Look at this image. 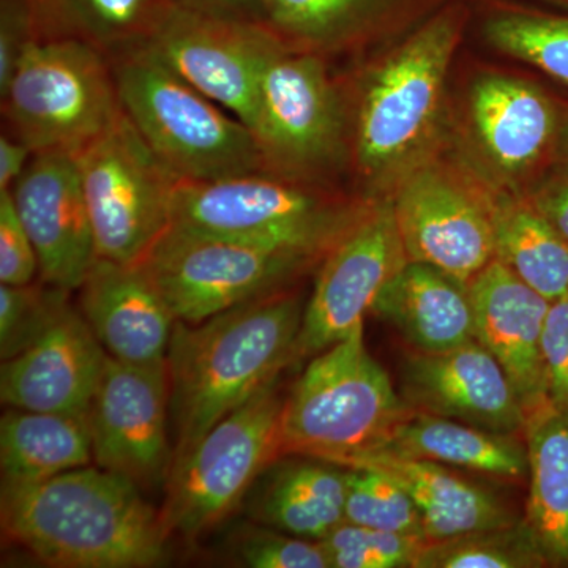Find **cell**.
Returning <instances> with one entry per match:
<instances>
[{"label": "cell", "mask_w": 568, "mask_h": 568, "mask_svg": "<svg viewBox=\"0 0 568 568\" xmlns=\"http://www.w3.org/2000/svg\"><path fill=\"white\" fill-rule=\"evenodd\" d=\"M321 257L197 233L171 223L140 263L175 320L209 317L283 290Z\"/></svg>", "instance_id": "cell-10"}, {"label": "cell", "mask_w": 568, "mask_h": 568, "mask_svg": "<svg viewBox=\"0 0 568 568\" xmlns=\"http://www.w3.org/2000/svg\"><path fill=\"white\" fill-rule=\"evenodd\" d=\"M526 521L549 566H568V414L545 403L526 417Z\"/></svg>", "instance_id": "cell-26"}, {"label": "cell", "mask_w": 568, "mask_h": 568, "mask_svg": "<svg viewBox=\"0 0 568 568\" xmlns=\"http://www.w3.org/2000/svg\"><path fill=\"white\" fill-rule=\"evenodd\" d=\"M469 294L476 339L503 366L528 417L548 403L541 343L551 302L497 260L478 272Z\"/></svg>", "instance_id": "cell-19"}, {"label": "cell", "mask_w": 568, "mask_h": 568, "mask_svg": "<svg viewBox=\"0 0 568 568\" xmlns=\"http://www.w3.org/2000/svg\"><path fill=\"white\" fill-rule=\"evenodd\" d=\"M362 211L336 203L317 190V183L256 171L219 181L179 182L171 223L323 260Z\"/></svg>", "instance_id": "cell-7"}, {"label": "cell", "mask_w": 568, "mask_h": 568, "mask_svg": "<svg viewBox=\"0 0 568 568\" xmlns=\"http://www.w3.org/2000/svg\"><path fill=\"white\" fill-rule=\"evenodd\" d=\"M252 133L265 173L321 183L347 156V115L323 55L282 41L261 71Z\"/></svg>", "instance_id": "cell-8"}, {"label": "cell", "mask_w": 568, "mask_h": 568, "mask_svg": "<svg viewBox=\"0 0 568 568\" xmlns=\"http://www.w3.org/2000/svg\"><path fill=\"white\" fill-rule=\"evenodd\" d=\"M399 394L418 413L507 435L525 432L526 410L514 384L477 339L446 353L410 351L403 361Z\"/></svg>", "instance_id": "cell-17"}, {"label": "cell", "mask_w": 568, "mask_h": 568, "mask_svg": "<svg viewBox=\"0 0 568 568\" xmlns=\"http://www.w3.org/2000/svg\"><path fill=\"white\" fill-rule=\"evenodd\" d=\"M39 37L32 0H0V92L7 85L29 44Z\"/></svg>", "instance_id": "cell-39"}, {"label": "cell", "mask_w": 568, "mask_h": 568, "mask_svg": "<svg viewBox=\"0 0 568 568\" xmlns=\"http://www.w3.org/2000/svg\"><path fill=\"white\" fill-rule=\"evenodd\" d=\"M429 540L339 523L321 540L331 568H416Z\"/></svg>", "instance_id": "cell-35"}, {"label": "cell", "mask_w": 568, "mask_h": 568, "mask_svg": "<svg viewBox=\"0 0 568 568\" xmlns=\"http://www.w3.org/2000/svg\"><path fill=\"white\" fill-rule=\"evenodd\" d=\"M175 7L223 18V20L254 22L263 26L261 0H174Z\"/></svg>", "instance_id": "cell-41"}, {"label": "cell", "mask_w": 568, "mask_h": 568, "mask_svg": "<svg viewBox=\"0 0 568 568\" xmlns=\"http://www.w3.org/2000/svg\"><path fill=\"white\" fill-rule=\"evenodd\" d=\"M32 155V149L26 142L2 130V134H0V190H10L13 186V183L24 173Z\"/></svg>", "instance_id": "cell-42"}, {"label": "cell", "mask_w": 568, "mask_h": 568, "mask_svg": "<svg viewBox=\"0 0 568 568\" xmlns=\"http://www.w3.org/2000/svg\"><path fill=\"white\" fill-rule=\"evenodd\" d=\"M345 521L426 538L413 497L394 477L375 467H347Z\"/></svg>", "instance_id": "cell-33"}, {"label": "cell", "mask_w": 568, "mask_h": 568, "mask_svg": "<svg viewBox=\"0 0 568 568\" xmlns=\"http://www.w3.org/2000/svg\"><path fill=\"white\" fill-rule=\"evenodd\" d=\"M372 313L416 353H446L476 339L469 284L417 261L388 280Z\"/></svg>", "instance_id": "cell-22"}, {"label": "cell", "mask_w": 568, "mask_h": 568, "mask_svg": "<svg viewBox=\"0 0 568 568\" xmlns=\"http://www.w3.org/2000/svg\"><path fill=\"white\" fill-rule=\"evenodd\" d=\"M345 467H375L394 477L416 503L429 541L500 528L521 519L495 493L439 463L379 448L354 458Z\"/></svg>", "instance_id": "cell-24"}, {"label": "cell", "mask_w": 568, "mask_h": 568, "mask_svg": "<svg viewBox=\"0 0 568 568\" xmlns=\"http://www.w3.org/2000/svg\"><path fill=\"white\" fill-rule=\"evenodd\" d=\"M541 349L548 403L568 414V297L549 305Z\"/></svg>", "instance_id": "cell-38"}, {"label": "cell", "mask_w": 568, "mask_h": 568, "mask_svg": "<svg viewBox=\"0 0 568 568\" xmlns=\"http://www.w3.org/2000/svg\"><path fill=\"white\" fill-rule=\"evenodd\" d=\"M39 274V257L22 224L10 190H0V283L29 284Z\"/></svg>", "instance_id": "cell-37"}, {"label": "cell", "mask_w": 568, "mask_h": 568, "mask_svg": "<svg viewBox=\"0 0 568 568\" xmlns=\"http://www.w3.org/2000/svg\"><path fill=\"white\" fill-rule=\"evenodd\" d=\"M381 448L499 480H528L525 436L489 432L414 409L396 425L386 446Z\"/></svg>", "instance_id": "cell-25"}, {"label": "cell", "mask_w": 568, "mask_h": 568, "mask_svg": "<svg viewBox=\"0 0 568 568\" xmlns=\"http://www.w3.org/2000/svg\"><path fill=\"white\" fill-rule=\"evenodd\" d=\"M556 152L559 153L560 159H562V162H568V112L566 114V118L562 119V125H560Z\"/></svg>", "instance_id": "cell-43"}, {"label": "cell", "mask_w": 568, "mask_h": 568, "mask_svg": "<svg viewBox=\"0 0 568 568\" xmlns=\"http://www.w3.org/2000/svg\"><path fill=\"white\" fill-rule=\"evenodd\" d=\"M386 369L365 346L364 324L310 358L284 399L282 455L346 466L386 446L410 413Z\"/></svg>", "instance_id": "cell-4"}, {"label": "cell", "mask_w": 568, "mask_h": 568, "mask_svg": "<svg viewBox=\"0 0 568 568\" xmlns=\"http://www.w3.org/2000/svg\"><path fill=\"white\" fill-rule=\"evenodd\" d=\"M78 291L82 316L110 357L134 365L166 362L178 320L140 264L97 257Z\"/></svg>", "instance_id": "cell-20"}, {"label": "cell", "mask_w": 568, "mask_h": 568, "mask_svg": "<svg viewBox=\"0 0 568 568\" xmlns=\"http://www.w3.org/2000/svg\"><path fill=\"white\" fill-rule=\"evenodd\" d=\"M406 261L394 203L364 209L323 257L305 305L293 365L323 353L364 324L377 295Z\"/></svg>", "instance_id": "cell-12"}, {"label": "cell", "mask_w": 568, "mask_h": 568, "mask_svg": "<svg viewBox=\"0 0 568 568\" xmlns=\"http://www.w3.org/2000/svg\"><path fill=\"white\" fill-rule=\"evenodd\" d=\"M278 43L264 26L174 7L142 47L252 129L261 71Z\"/></svg>", "instance_id": "cell-14"}, {"label": "cell", "mask_w": 568, "mask_h": 568, "mask_svg": "<svg viewBox=\"0 0 568 568\" xmlns=\"http://www.w3.org/2000/svg\"><path fill=\"white\" fill-rule=\"evenodd\" d=\"M0 518L6 537L51 567L144 568L166 559L162 515L132 480L100 466L2 481Z\"/></svg>", "instance_id": "cell-2"}, {"label": "cell", "mask_w": 568, "mask_h": 568, "mask_svg": "<svg viewBox=\"0 0 568 568\" xmlns=\"http://www.w3.org/2000/svg\"><path fill=\"white\" fill-rule=\"evenodd\" d=\"M495 260L548 302L568 297V242L529 201L491 203Z\"/></svg>", "instance_id": "cell-29"}, {"label": "cell", "mask_w": 568, "mask_h": 568, "mask_svg": "<svg viewBox=\"0 0 568 568\" xmlns=\"http://www.w3.org/2000/svg\"><path fill=\"white\" fill-rule=\"evenodd\" d=\"M74 159L97 257L140 264L173 222L174 192L181 181L153 155L123 112Z\"/></svg>", "instance_id": "cell-11"}, {"label": "cell", "mask_w": 568, "mask_h": 568, "mask_svg": "<svg viewBox=\"0 0 568 568\" xmlns=\"http://www.w3.org/2000/svg\"><path fill=\"white\" fill-rule=\"evenodd\" d=\"M67 291L40 284L0 283V358L31 347L69 308Z\"/></svg>", "instance_id": "cell-34"}, {"label": "cell", "mask_w": 568, "mask_h": 568, "mask_svg": "<svg viewBox=\"0 0 568 568\" xmlns=\"http://www.w3.org/2000/svg\"><path fill=\"white\" fill-rule=\"evenodd\" d=\"M493 47L568 84V17L545 11L503 10L485 22Z\"/></svg>", "instance_id": "cell-32"}, {"label": "cell", "mask_w": 568, "mask_h": 568, "mask_svg": "<svg viewBox=\"0 0 568 568\" xmlns=\"http://www.w3.org/2000/svg\"><path fill=\"white\" fill-rule=\"evenodd\" d=\"M3 132L33 153H77L122 115L106 52L88 41L39 36L0 92Z\"/></svg>", "instance_id": "cell-5"}, {"label": "cell", "mask_w": 568, "mask_h": 568, "mask_svg": "<svg viewBox=\"0 0 568 568\" xmlns=\"http://www.w3.org/2000/svg\"><path fill=\"white\" fill-rule=\"evenodd\" d=\"M555 2L564 3V6H568V0H555Z\"/></svg>", "instance_id": "cell-44"}, {"label": "cell", "mask_w": 568, "mask_h": 568, "mask_svg": "<svg viewBox=\"0 0 568 568\" xmlns=\"http://www.w3.org/2000/svg\"><path fill=\"white\" fill-rule=\"evenodd\" d=\"M93 459L88 413H39L10 407L0 420L2 481L31 484Z\"/></svg>", "instance_id": "cell-27"}, {"label": "cell", "mask_w": 568, "mask_h": 568, "mask_svg": "<svg viewBox=\"0 0 568 568\" xmlns=\"http://www.w3.org/2000/svg\"><path fill=\"white\" fill-rule=\"evenodd\" d=\"M39 36L74 37L108 58L142 47L174 0H32Z\"/></svg>", "instance_id": "cell-28"}, {"label": "cell", "mask_w": 568, "mask_h": 568, "mask_svg": "<svg viewBox=\"0 0 568 568\" xmlns=\"http://www.w3.org/2000/svg\"><path fill=\"white\" fill-rule=\"evenodd\" d=\"M305 305L283 287L200 324L175 323L166 354L174 463L293 365Z\"/></svg>", "instance_id": "cell-1"}, {"label": "cell", "mask_w": 568, "mask_h": 568, "mask_svg": "<svg viewBox=\"0 0 568 568\" xmlns=\"http://www.w3.org/2000/svg\"><path fill=\"white\" fill-rule=\"evenodd\" d=\"M108 353L71 306L41 338L0 366L3 405L39 413H88Z\"/></svg>", "instance_id": "cell-18"}, {"label": "cell", "mask_w": 568, "mask_h": 568, "mask_svg": "<svg viewBox=\"0 0 568 568\" xmlns=\"http://www.w3.org/2000/svg\"><path fill=\"white\" fill-rule=\"evenodd\" d=\"M549 566L525 518L500 528L428 541L416 568H537Z\"/></svg>", "instance_id": "cell-31"}, {"label": "cell", "mask_w": 568, "mask_h": 568, "mask_svg": "<svg viewBox=\"0 0 568 568\" xmlns=\"http://www.w3.org/2000/svg\"><path fill=\"white\" fill-rule=\"evenodd\" d=\"M294 457L275 458L265 467L241 506L260 525L321 541L345 521L347 467Z\"/></svg>", "instance_id": "cell-23"}, {"label": "cell", "mask_w": 568, "mask_h": 568, "mask_svg": "<svg viewBox=\"0 0 568 568\" xmlns=\"http://www.w3.org/2000/svg\"><path fill=\"white\" fill-rule=\"evenodd\" d=\"M528 201L568 242V162L552 168Z\"/></svg>", "instance_id": "cell-40"}, {"label": "cell", "mask_w": 568, "mask_h": 568, "mask_svg": "<svg viewBox=\"0 0 568 568\" xmlns=\"http://www.w3.org/2000/svg\"><path fill=\"white\" fill-rule=\"evenodd\" d=\"M233 552L235 562L250 568H331L321 541L290 536L263 525L241 530Z\"/></svg>", "instance_id": "cell-36"}, {"label": "cell", "mask_w": 568, "mask_h": 568, "mask_svg": "<svg viewBox=\"0 0 568 568\" xmlns=\"http://www.w3.org/2000/svg\"><path fill=\"white\" fill-rule=\"evenodd\" d=\"M470 114L481 148L508 175L528 173L556 149L564 119L536 84L503 74L474 84Z\"/></svg>", "instance_id": "cell-21"}, {"label": "cell", "mask_w": 568, "mask_h": 568, "mask_svg": "<svg viewBox=\"0 0 568 568\" xmlns=\"http://www.w3.org/2000/svg\"><path fill=\"white\" fill-rule=\"evenodd\" d=\"M463 20L459 7L440 11L366 78L353 134L355 171L366 182L402 166L432 133Z\"/></svg>", "instance_id": "cell-6"}, {"label": "cell", "mask_w": 568, "mask_h": 568, "mask_svg": "<svg viewBox=\"0 0 568 568\" xmlns=\"http://www.w3.org/2000/svg\"><path fill=\"white\" fill-rule=\"evenodd\" d=\"M392 0H261L263 26L295 51L335 50L351 43Z\"/></svg>", "instance_id": "cell-30"}, {"label": "cell", "mask_w": 568, "mask_h": 568, "mask_svg": "<svg viewBox=\"0 0 568 568\" xmlns=\"http://www.w3.org/2000/svg\"><path fill=\"white\" fill-rule=\"evenodd\" d=\"M283 405L276 379L174 463L160 514L170 536H201L241 506L265 467L282 457Z\"/></svg>", "instance_id": "cell-9"}, {"label": "cell", "mask_w": 568, "mask_h": 568, "mask_svg": "<svg viewBox=\"0 0 568 568\" xmlns=\"http://www.w3.org/2000/svg\"><path fill=\"white\" fill-rule=\"evenodd\" d=\"M392 203L407 261L469 284L495 260L491 203L443 171H414Z\"/></svg>", "instance_id": "cell-15"}, {"label": "cell", "mask_w": 568, "mask_h": 568, "mask_svg": "<svg viewBox=\"0 0 568 568\" xmlns=\"http://www.w3.org/2000/svg\"><path fill=\"white\" fill-rule=\"evenodd\" d=\"M170 376L166 362L134 365L108 355L89 407L97 466L155 488L170 478Z\"/></svg>", "instance_id": "cell-13"}, {"label": "cell", "mask_w": 568, "mask_h": 568, "mask_svg": "<svg viewBox=\"0 0 568 568\" xmlns=\"http://www.w3.org/2000/svg\"><path fill=\"white\" fill-rule=\"evenodd\" d=\"M110 61L123 114L178 181L211 182L264 171L252 130L148 48Z\"/></svg>", "instance_id": "cell-3"}, {"label": "cell", "mask_w": 568, "mask_h": 568, "mask_svg": "<svg viewBox=\"0 0 568 568\" xmlns=\"http://www.w3.org/2000/svg\"><path fill=\"white\" fill-rule=\"evenodd\" d=\"M10 192L39 257L40 282L80 290L97 250L74 153H33Z\"/></svg>", "instance_id": "cell-16"}]
</instances>
